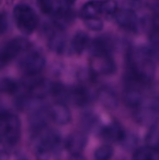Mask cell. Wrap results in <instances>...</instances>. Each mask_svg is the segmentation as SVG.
<instances>
[{"mask_svg": "<svg viewBox=\"0 0 159 160\" xmlns=\"http://www.w3.org/2000/svg\"><path fill=\"white\" fill-rule=\"evenodd\" d=\"M0 138L7 147L15 146L21 139V121L7 111L0 110Z\"/></svg>", "mask_w": 159, "mask_h": 160, "instance_id": "obj_1", "label": "cell"}, {"mask_svg": "<svg viewBox=\"0 0 159 160\" xmlns=\"http://www.w3.org/2000/svg\"><path fill=\"white\" fill-rule=\"evenodd\" d=\"M35 138H37L36 155L39 159L51 158L62 150V138L57 131L45 129Z\"/></svg>", "mask_w": 159, "mask_h": 160, "instance_id": "obj_2", "label": "cell"}, {"mask_svg": "<svg viewBox=\"0 0 159 160\" xmlns=\"http://www.w3.org/2000/svg\"><path fill=\"white\" fill-rule=\"evenodd\" d=\"M13 17L17 28L25 35H31L38 25V16L25 4H18L14 7Z\"/></svg>", "mask_w": 159, "mask_h": 160, "instance_id": "obj_3", "label": "cell"}, {"mask_svg": "<svg viewBox=\"0 0 159 160\" xmlns=\"http://www.w3.org/2000/svg\"><path fill=\"white\" fill-rule=\"evenodd\" d=\"M45 66L46 58L37 51H33L26 53L19 62L21 71L26 76H37L43 70Z\"/></svg>", "mask_w": 159, "mask_h": 160, "instance_id": "obj_4", "label": "cell"}, {"mask_svg": "<svg viewBox=\"0 0 159 160\" xmlns=\"http://www.w3.org/2000/svg\"><path fill=\"white\" fill-rule=\"evenodd\" d=\"M29 42L22 38H17L0 43V64H7L12 61L20 52L26 50Z\"/></svg>", "mask_w": 159, "mask_h": 160, "instance_id": "obj_5", "label": "cell"}, {"mask_svg": "<svg viewBox=\"0 0 159 160\" xmlns=\"http://www.w3.org/2000/svg\"><path fill=\"white\" fill-rule=\"evenodd\" d=\"M116 70V65L111 54H92L90 58V72L95 76L112 75Z\"/></svg>", "mask_w": 159, "mask_h": 160, "instance_id": "obj_6", "label": "cell"}, {"mask_svg": "<svg viewBox=\"0 0 159 160\" xmlns=\"http://www.w3.org/2000/svg\"><path fill=\"white\" fill-rule=\"evenodd\" d=\"M47 33L48 46L50 50L58 54L64 53L67 48V37L63 32L62 26L54 22L53 24L49 26Z\"/></svg>", "mask_w": 159, "mask_h": 160, "instance_id": "obj_7", "label": "cell"}, {"mask_svg": "<svg viewBox=\"0 0 159 160\" xmlns=\"http://www.w3.org/2000/svg\"><path fill=\"white\" fill-rule=\"evenodd\" d=\"M87 144V136L82 131H74L68 135L66 140V150L73 157L77 158L85 149Z\"/></svg>", "mask_w": 159, "mask_h": 160, "instance_id": "obj_8", "label": "cell"}, {"mask_svg": "<svg viewBox=\"0 0 159 160\" xmlns=\"http://www.w3.org/2000/svg\"><path fill=\"white\" fill-rule=\"evenodd\" d=\"M115 21L122 28L137 33L139 31V19L137 14L130 9H120L114 13Z\"/></svg>", "mask_w": 159, "mask_h": 160, "instance_id": "obj_9", "label": "cell"}, {"mask_svg": "<svg viewBox=\"0 0 159 160\" xmlns=\"http://www.w3.org/2000/svg\"><path fill=\"white\" fill-rule=\"evenodd\" d=\"M48 116L53 123L59 126H65L71 122L72 116L70 110L64 102H55L47 110Z\"/></svg>", "mask_w": 159, "mask_h": 160, "instance_id": "obj_10", "label": "cell"}, {"mask_svg": "<svg viewBox=\"0 0 159 160\" xmlns=\"http://www.w3.org/2000/svg\"><path fill=\"white\" fill-rule=\"evenodd\" d=\"M91 94L89 90L84 86H75L67 89L66 100L71 102L76 106H86L91 102Z\"/></svg>", "mask_w": 159, "mask_h": 160, "instance_id": "obj_11", "label": "cell"}, {"mask_svg": "<svg viewBox=\"0 0 159 160\" xmlns=\"http://www.w3.org/2000/svg\"><path fill=\"white\" fill-rule=\"evenodd\" d=\"M134 113L135 120L144 126H154L159 119V109L147 106V107H137Z\"/></svg>", "mask_w": 159, "mask_h": 160, "instance_id": "obj_12", "label": "cell"}, {"mask_svg": "<svg viewBox=\"0 0 159 160\" xmlns=\"http://www.w3.org/2000/svg\"><path fill=\"white\" fill-rule=\"evenodd\" d=\"M47 117H49L47 112H45L44 111L38 109L31 115L29 119V128L33 138L46 129Z\"/></svg>", "mask_w": 159, "mask_h": 160, "instance_id": "obj_13", "label": "cell"}, {"mask_svg": "<svg viewBox=\"0 0 159 160\" xmlns=\"http://www.w3.org/2000/svg\"><path fill=\"white\" fill-rule=\"evenodd\" d=\"M102 140L114 142H121L126 137V133L124 128L118 123H112L106 127H104L99 133Z\"/></svg>", "mask_w": 159, "mask_h": 160, "instance_id": "obj_14", "label": "cell"}, {"mask_svg": "<svg viewBox=\"0 0 159 160\" xmlns=\"http://www.w3.org/2000/svg\"><path fill=\"white\" fill-rule=\"evenodd\" d=\"M97 98L98 101L104 106L106 109L114 110L118 107L119 98L117 94L110 87L104 86L101 87L97 92Z\"/></svg>", "mask_w": 159, "mask_h": 160, "instance_id": "obj_15", "label": "cell"}, {"mask_svg": "<svg viewBox=\"0 0 159 160\" xmlns=\"http://www.w3.org/2000/svg\"><path fill=\"white\" fill-rule=\"evenodd\" d=\"M92 54H111L113 50V41L106 36L96 38L90 46Z\"/></svg>", "mask_w": 159, "mask_h": 160, "instance_id": "obj_16", "label": "cell"}, {"mask_svg": "<svg viewBox=\"0 0 159 160\" xmlns=\"http://www.w3.org/2000/svg\"><path fill=\"white\" fill-rule=\"evenodd\" d=\"M124 101L129 107H139L143 102V95L141 91V88L126 85V89L124 91Z\"/></svg>", "mask_w": 159, "mask_h": 160, "instance_id": "obj_17", "label": "cell"}, {"mask_svg": "<svg viewBox=\"0 0 159 160\" xmlns=\"http://www.w3.org/2000/svg\"><path fill=\"white\" fill-rule=\"evenodd\" d=\"M89 43H90L89 36L85 32L78 31L77 33H75L70 42L71 52L75 54H81L88 47Z\"/></svg>", "mask_w": 159, "mask_h": 160, "instance_id": "obj_18", "label": "cell"}, {"mask_svg": "<svg viewBox=\"0 0 159 160\" xmlns=\"http://www.w3.org/2000/svg\"><path fill=\"white\" fill-rule=\"evenodd\" d=\"M81 17L84 19L98 17L102 14V3L101 0H92L85 3L81 9Z\"/></svg>", "mask_w": 159, "mask_h": 160, "instance_id": "obj_19", "label": "cell"}, {"mask_svg": "<svg viewBox=\"0 0 159 160\" xmlns=\"http://www.w3.org/2000/svg\"><path fill=\"white\" fill-rule=\"evenodd\" d=\"M133 159L137 160H158L159 149L152 146L141 147L133 155Z\"/></svg>", "mask_w": 159, "mask_h": 160, "instance_id": "obj_20", "label": "cell"}, {"mask_svg": "<svg viewBox=\"0 0 159 160\" xmlns=\"http://www.w3.org/2000/svg\"><path fill=\"white\" fill-rule=\"evenodd\" d=\"M37 7L43 14L55 15L60 8L59 0H37Z\"/></svg>", "mask_w": 159, "mask_h": 160, "instance_id": "obj_21", "label": "cell"}, {"mask_svg": "<svg viewBox=\"0 0 159 160\" xmlns=\"http://www.w3.org/2000/svg\"><path fill=\"white\" fill-rule=\"evenodd\" d=\"M21 85L10 78H3L0 80V92L6 94H16Z\"/></svg>", "mask_w": 159, "mask_h": 160, "instance_id": "obj_22", "label": "cell"}, {"mask_svg": "<svg viewBox=\"0 0 159 160\" xmlns=\"http://www.w3.org/2000/svg\"><path fill=\"white\" fill-rule=\"evenodd\" d=\"M114 154V150L111 145H102L97 148L94 154L95 158L97 160H107L112 158Z\"/></svg>", "mask_w": 159, "mask_h": 160, "instance_id": "obj_23", "label": "cell"}, {"mask_svg": "<svg viewBox=\"0 0 159 160\" xmlns=\"http://www.w3.org/2000/svg\"><path fill=\"white\" fill-rule=\"evenodd\" d=\"M147 145L159 149V128H154L146 136Z\"/></svg>", "mask_w": 159, "mask_h": 160, "instance_id": "obj_24", "label": "cell"}, {"mask_svg": "<svg viewBox=\"0 0 159 160\" xmlns=\"http://www.w3.org/2000/svg\"><path fill=\"white\" fill-rule=\"evenodd\" d=\"M102 3V14L113 15L118 8L117 2L115 0H101Z\"/></svg>", "mask_w": 159, "mask_h": 160, "instance_id": "obj_25", "label": "cell"}, {"mask_svg": "<svg viewBox=\"0 0 159 160\" xmlns=\"http://www.w3.org/2000/svg\"><path fill=\"white\" fill-rule=\"evenodd\" d=\"M83 21H84L86 27L92 31H100L103 29V22L98 17L84 19Z\"/></svg>", "mask_w": 159, "mask_h": 160, "instance_id": "obj_26", "label": "cell"}, {"mask_svg": "<svg viewBox=\"0 0 159 160\" xmlns=\"http://www.w3.org/2000/svg\"><path fill=\"white\" fill-rule=\"evenodd\" d=\"M9 27V22L6 13H0V35L7 32Z\"/></svg>", "mask_w": 159, "mask_h": 160, "instance_id": "obj_27", "label": "cell"}, {"mask_svg": "<svg viewBox=\"0 0 159 160\" xmlns=\"http://www.w3.org/2000/svg\"><path fill=\"white\" fill-rule=\"evenodd\" d=\"M150 38L155 45H159V25L153 26L150 32Z\"/></svg>", "mask_w": 159, "mask_h": 160, "instance_id": "obj_28", "label": "cell"}, {"mask_svg": "<svg viewBox=\"0 0 159 160\" xmlns=\"http://www.w3.org/2000/svg\"><path fill=\"white\" fill-rule=\"evenodd\" d=\"M83 125L88 128H92L95 125V118L92 114H85V118L83 121Z\"/></svg>", "mask_w": 159, "mask_h": 160, "instance_id": "obj_29", "label": "cell"}, {"mask_svg": "<svg viewBox=\"0 0 159 160\" xmlns=\"http://www.w3.org/2000/svg\"><path fill=\"white\" fill-rule=\"evenodd\" d=\"M1 143H2V141H1V138H0V145H1Z\"/></svg>", "mask_w": 159, "mask_h": 160, "instance_id": "obj_30", "label": "cell"}]
</instances>
